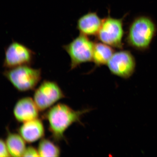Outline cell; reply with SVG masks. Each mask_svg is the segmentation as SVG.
<instances>
[{"label":"cell","mask_w":157,"mask_h":157,"mask_svg":"<svg viewBox=\"0 0 157 157\" xmlns=\"http://www.w3.org/2000/svg\"><path fill=\"white\" fill-rule=\"evenodd\" d=\"M91 111L85 109L75 111L64 103L53 106L44 114V117L48 123V129L55 141L65 140L64 133L74 123L82 124V117Z\"/></svg>","instance_id":"obj_1"},{"label":"cell","mask_w":157,"mask_h":157,"mask_svg":"<svg viewBox=\"0 0 157 157\" xmlns=\"http://www.w3.org/2000/svg\"><path fill=\"white\" fill-rule=\"evenodd\" d=\"M155 32V27L150 17L139 16L135 17L129 25L126 41L128 45L136 50L148 48Z\"/></svg>","instance_id":"obj_2"},{"label":"cell","mask_w":157,"mask_h":157,"mask_svg":"<svg viewBox=\"0 0 157 157\" xmlns=\"http://www.w3.org/2000/svg\"><path fill=\"white\" fill-rule=\"evenodd\" d=\"M3 74L16 89L26 92L36 87L42 78V72L40 68L25 65L6 69Z\"/></svg>","instance_id":"obj_3"},{"label":"cell","mask_w":157,"mask_h":157,"mask_svg":"<svg viewBox=\"0 0 157 157\" xmlns=\"http://www.w3.org/2000/svg\"><path fill=\"white\" fill-rule=\"evenodd\" d=\"M94 44L88 36L80 34L69 44L62 46L70 56V70L82 64L93 61Z\"/></svg>","instance_id":"obj_4"},{"label":"cell","mask_w":157,"mask_h":157,"mask_svg":"<svg viewBox=\"0 0 157 157\" xmlns=\"http://www.w3.org/2000/svg\"><path fill=\"white\" fill-rule=\"evenodd\" d=\"M128 15L126 13L121 18H114L109 15L102 19L101 28L97 35L98 40L104 44L119 50H122V42L124 35L123 21Z\"/></svg>","instance_id":"obj_5"},{"label":"cell","mask_w":157,"mask_h":157,"mask_svg":"<svg viewBox=\"0 0 157 157\" xmlns=\"http://www.w3.org/2000/svg\"><path fill=\"white\" fill-rule=\"evenodd\" d=\"M65 98L63 91L56 82L45 80L35 90L33 99L39 110L43 111Z\"/></svg>","instance_id":"obj_6"},{"label":"cell","mask_w":157,"mask_h":157,"mask_svg":"<svg viewBox=\"0 0 157 157\" xmlns=\"http://www.w3.org/2000/svg\"><path fill=\"white\" fill-rule=\"evenodd\" d=\"M35 56V52L25 45L13 41L5 48L3 66L6 69L31 66L34 62Z\"/></svg>","instance_id":"obj_7"},{"label":"cell","mask_w":157,"mask_h":157,"mask_svg":"<svg viewBox=\"0 0 157 157\" xmlns=\"http://www.w3.org/2000/svg\"><path fill=\"white\" fill-rule=\"evenodd\" d=\"M107 65L112 74L128 79L134 73L136 62L130 51L121 50L114 53Z\"/></svg>","instance_id":"obj_8"},{"label":"cell","mask_w":157,"mask_h":157,"mask_svg":"<svg viewBox=\"0 0 157 157\" xmlns=\"http://www.w3.org/2000/svg\"><path fill=\"white\" fill-rule=\"evenodd\" d=\"M39 111L34 99L27 97L21 98L15 104L13 114L17 121L23 123L38 118Z\"/></svg>","instance_id":"obj_9"},{"label":"cell","mask_w":157,"mask_h":157,"mask_svg":"<svg viewBox=\"0 0 157 157\" xmlns=\"http://www.w3.org/2000/svg\"><path fill=\"white\" fill-rule=\"evenodd\" d=\"M102 19L97 12L90 11L78 18L76 29L81 34L86 36H97L101 28Z\"/></svg>","instance_id":"obj_10"},{"label":"cell","mask_w":157,"mask_h":157,"mask_svg":"<svg viewBox=\"0 0 157 157\" xmlns=\"http://www.w3.org/2000/svg\"><path fill=\"white\" fill-rule=\"evenodd\" d=\"M18 132L25 142L31 143L42 139L45 129L42 121L38 118L23 123L18 129Z\"/></svg>","instance_id":"obj_11"},{"label":"cell","mask_w":157,"mask_h":157,"mask_svg":"<svg viewBox=\"0 0 157 157\" xmlns=\"http://www.w3.org/2000/svg\"><path fill=\"white\" fill-rule=\"evenodd\" d=\"M115 51L112 47L102 42H95L93 61L95 68L107 65Z\"/></svg>","instance_id":"obj_12"},{"label":"cell","mask_w":157,"mask_h":157,"mask_svg":"<svg viewBox=\"0 0 157 157\" xmlns=\"http://www.w3.org/2000/svg\"><path fill=\"white\" fill-rule=\"evenodd\" d=\"M5 142L11 156H23L26 142L20 135L8 131Z\"/></svg>","instance_id":"obj_13"},{"label":"cell","mask_w":157,"mask_h":157,"mask_svg":"<svg viewBox=\"0 0 157 157\" xmlns=\"http://www.w3.org/2000/svg\"><path fill=\"white\" fill-rule=\"evenodd\" d=\"M37 149L40 157H59L60 155L59 147L48 139H41Z\"/></svg>","instance_id":"obj_14"},{"label":"cell","mask_w":157,"mask_h":157,"mask_svg":"<svg viewBox=\"0 0 157 157\" xmlns=\"http://www.w3.org/2000/svg\"><path fill=\"white\" fill-rule=\"evenodd\" d=\"M0 157H7L11 156L8 149L5 141L3 139H1L0 141Z\"/></svg>","instance_id":"obj_15"},{"label":"cell","mask_w":157,"mask_h":157,"mask_svg":"<svg viewBox=\"0 0 157 157\" xmlns=\"http://www.w3.org/2000/svg\"><path fill=\"white\" fill-rule=\"evenodd\" d=\"M23 156L39 157L38 149H36L35 147L31 146L27 147L26 149H25Z\"/></svg>","instance_id":"obj_16"}]
</instances>
